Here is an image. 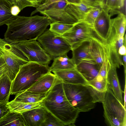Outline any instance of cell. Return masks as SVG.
<instances>
[{"mask_svg": "<svg viewBox=\"0 0 126 126\" xmlns=\"http://www.w3.org/2000/svg\"><path fill=\"white\" fill-rule=\"evenodd\" d=\"M74 25L59 22L51 23L49 25V29L51 31L61 35L70 29Z\"/></svg>", "mask_w": 126, "mask_h": 126, "instance_id": "obj_28", "label": "cell"}, {"mask_svg": "<svg viewBox=\"0 0 126 126\" xmlns=\"http://www.w3.org/2000/svg\"><path fill=\"white\" fill-rule=\"evenodd\" d=\"M63 0H64L67 2L66 0H44L42 3L36 8V9L31 13V16H32L35 14L47 8L55 2Z\"/></svg>", "mask_w": 126, "mask_h": 126, "instance_id": "obj_33", "label": "cell"}, {"mask_svg": "<svg viewBox=\"0 0 126 126\" xmlns=\"http://www.w3.org/2000/svg\"><path fill=\"white\" fill-rule=\"evenodd\" d=\"M65 96L71 104L80 112L93 109L96 102H100L102 93L91 85L63 83Z\"/></svg>", "mask_w": 126, "mask_h": 126, "instance_id": "obj_3", "label": "cell"}, {"mask_svg": "<svg viewBox=\"0 0 126 126\" xmlns=\"http://www.w3.org/2000/svg\"><path fill=\"white\" fill-rule=\"evenodd\" d=\"M90 41L89 55L100 69L107 52L106 42L97 36L92 34Z\"/></svg>", "mask_w": 126, "mask_h": 126, "instance_id": "obj_12", "label": "cell"}, {"mask_svg": "<svg viewBox=\"0 0 126 126\" xmlns=\"http://www.w3.org/2000/svg\"><path fill=\"white\" fill-rule=\"evenodd\" d=\"M95 8L80 2L68 4L66 7L67 11L74 17L78 22L83 21L87 13L92 9Z\"/></svg>", "mask_w": 126, "mask_h": 126, "instance_id": "obj_20", "label": "cell"}, {"mask_svg": "<svg viewBox=\"0 0 126 126\" xmlns=\"http://www.w3.org/2000/svg\"><path fill=\"white\" fill-rule=\"evenodd\" d=\"M52 72L63 83L81 85L88 84L87 81L76 68Z\"/></svg>", "mask_w": 126, "mask_h": 126, "instance_id": "obj_16", "label": "cell"}, {"mask_svg": "<svg viewBox=\"0 0 126 126\" xmlns=\"http://www.w3.org/2000/svg\"><path fill=\"white\" fill-rule=\"evenodd\" d=\"M67 2L68 3H76L81 2L80 0H66Z\"/></svg>", "mask_w": 126, "mask_h": 126, "instance_id": "obj_41", "label": "cell"}, {"mask_svg": "<svg viewBox=\"0 0 126 126\" xmlns=\"http://www.w3.org/2000/svg\"><path fill=\"white\" fill-rule=\"evenodd\" d=\"M37 3L39 6L44 2V0H32Z\"/></svg>", "mask_w": 126, "mask_h": 126, "instance_id": "obj_42", "label": "cell"}, {"mask_svg": "<svg viewBox=\"0 0 126 126\" xmlns=\"http://www.w3.org/2000/svg\"><path fill=\"white\" fill-rule=\"evenodd\" d=\"M46 110L41 107L32 109L21 114L27 126H42L46 117Z\"/></svg>", "mask_w": 126, "mask_h": 126, "instance_id": "obj_17", "label": "cell"}, {"mask_svg": "<svg viewBox=\"0 0 126 126\" xmlns=\"http://www.w3.org/2000/svg\"><path fill=\"white\" fill-rule=\"evenodd\" d=\"M12 0H0V26L10 23L17 17L11 13Z\"/></svg>", "mask_w": 126, "mask_h": 126, "instance_id": "obj_22", "label": "cell"}, {"mask_svg": "<svg viewBox=\"0 0 126 126\" xmlns=\"http://www.w3.org/2000/svg\"><path fill=\"white\" fill-rule=\"evenodd\" d=\"M116 68L110 65L107 75V85L115 96L124 105L122 90L118 78Z\"/></svg>", "mask_w": 126, "mask_h": 126, "instance_id": "obj_19", "label": "cell"}, {"mask_svg": "<svg viewBox=\"0 0 126 126\" xmlns=\"http://www.w3.org/2000/svg\"><path fill=\"white\" fill-rule=\"evenodd\" d=\"M49 72V67L31 62L22 65L12 82L11 94L26 90Z\"/></svg>", "mask_w": 126, "mask_h": 126, "instance_id": "obj_4", "label": "cell"}, {"mask_svg": "<svg viewBox=\"0 0 126 126\" xmlns=\"http://www.w3.org/2000/svg\"><path fill=\"white\" fill-rule=\"evenodd\" d=\"M53 60V63L49 67V70L51 72L76 68V65L73 60L72 58H69L67 54L56 57Z\"/></svg>", "mask_w": 126, "mask_h": 126, "instance_id": "obj_21", "label": "cell"}, {"mask_svg": "<svg viewBox=\"0 0 126 126\" xmlns=\"http://www.w3.org/2000/svg\"><path fill=\"white\" fill-rule=\"evenodd\" d=\"M123 61L124 68V72L125 75H126V55L123 56Z\"/></svg>", "mask_w": 126, "mask_h": 126, "instance_id": "obj_40", "label": "cell"}, {"mask_svg": "<svg viewBox=\"0 0 126 126\" xmlns=\"http://www.w3.org/2000/svg\"><path fill=\"white\" fill-rule=\"evenodd\" d=\"M126 0H105V7L108 9L119 10L125 7Z\"/></svg>", "mask_w": 126, "mask_h": 126, "instance_id": "obj_31", "label": "cell"}, {"mask_svg": "<svg viewBox=\"0 0 126 126\" xmlns=\"http://www.w3.org/2000/svg\"><path fill=\"white\" fill-rule=\"evenodd\" d=\"M105 0H80V2L95 8H102L105 6Z\"/></svg>", "mask_w": 126, "mask_h": 126, "instance_id": "obj_34", "label": "cell"}, {"mask_svg": "<svg viewBox=\"0 0 126 126\" xmlns=\"http://www.w3.org/2000/svg\"><path fill=\"white\" fill-rule=\"evenodd\" d=\"M47 94L35 93L26 90L16 94L14 100L16 101L26 103L42 102Z\"/></svg>", "mask_w": 126, "mask_h": 126, "instance_id": "obj_25", "label": "cell"}, {"mask_svg": "<svg viewBox=\"0 0 126 126\" xmlns=\"http://www.w3.org/2000/svg\"><path fill=\"white\" fill-rule=\"evenodd\" d=\"M105 121L111 126H126V110L107 85L101 102Z\"/></svg>", "mask_w": 126, "mask_h": 126, "instance_id": "obj_5", "label": "cell"}, {"mask_svg": "<svg viewBox=\"0 0 126 126\" xmlns=\"http://www.w3.org/2000/svg\"><path fill=\"white\" fill-rule=\"evenodd\" d=\"M10 111L22 113L34 109L43 107L42 101L33 103H26L13 100L7 103Z\"/></svg>", "mask_w": 126, "mask_h": 126, "instance_id": "obj_24", "label": "cell"}, {"mask_svg": "<svg viewBox=\"0 0 126 126\" xmlns=\"http://www.w3.org/2000/svg\"><path fill=\"white\" fill-rule=\"evenodd\" d=\"M119 54L121 56L126 55V46L124 45L121 46L118 50Z\"/></svg>", "mask_w": 126, "mask_h": 126, "instance_id": "obj_38", "label": "cell"}, {"mask_svg": "<svg viewBox=\"0 0 126 126\" xmlns=\"http://www.w3.org/2000/svg\"><path fill=\"white\" fill-rule=\"evenodd\" d=\"M126 77H125V85L124 91L123 92L124 93V107L126 108Z\"/></svg>", "mask_w": 126, "mask_h": 126, "instance_id": "obj_39", "label": "cell"}, {"mask_svg": "<svg viewBox=\"0 0 126 126\" xmlns=\"http://www.w3.org/2000/svg\"><path fill=\"white\" fill-rule=\"evenodd\" d=\"M37 40L52 59L67 54L72 49L70 45L63 38L49 29L46 30Z\"/></svg>", "mask_w": 126, "mask_h": 126, "instance_id": "obj_7", "label": "cell"}, {"mask_svg": "<svg viewBox=\"0 0 126 126\" xmlns=\"http://www.w3.org/2000/svg\"><path fill=\"white\" fill-rule=\"evenodd\" d=\"M42 126H64V125L46 110L45 118Z\"/></svg>", "mask_w": 126, "mask_h": 126, "instance_id": "obj_32", "label": "cell"}, {"mask_svg": "<svg viewBox=\"0 0 126 126\" xmlns=\"http://www.w3.org/2000/svg\"><path fill=\"white\" fill-rule=\"evenodd\" d=\"M89 85L101 92H104L106 89L107 82V79L98 75L93 79L88 82Z\"/></svg>", "mask_w": 126, "mask_h": 126, "instance_id": "obj_29", "label": "cell"}, {"mask_svg": "<svg viewBox=\"0 0 126 126\" xmlns=\"http://www.w3.org/2000/svg\"><path fill=\"white\" fill-rule=\"evenodd\" d=\"M13 44L23 52L27 58L29 62L48 65L52 59L37 40Z\"/></svg>", "mask_w": 126, "mask_h": 126, "instance_id": "obj_8", "label": "cell"}, {"mask_svg": "<svg viewBox=\"0 0 126 126\" xmlns=\"http://www.w3.org/2000/svg\"><path fill=\"white\" fill-rule=\"evenodd\" d=\"M90 41L84 42L72 50V59L76 65L79 63L82 59L89 55L91 47Z\"/></svg>", "mask_w": 126, "mask_h": 126, "instance_id": "obj_27", "label": "cell"}, {"mask_svg": "<svg viewBox=\"0 0 126 126\" xmlns=\"http://www.w3.org/2000/svg\"><path fill=\"white\" fill-rule=\"evenodd\" d=\"M12 81L7 73L0 78V102L7 103L9 101Z\"/></svg>", "mask_w": 126, "mask_h": 126, "instance_id": "obj_26", "label": "cell"}, {"mask_svg": "<svg viewBox=\"0 0 126 126\" xmlns=\"http://www.w3.org/2000/svg\"><path fill=\"white\" fill-rule=\"evenodd\" d=\"M110 18V26L105 40L107 45L124 37L126 29V16L123 13L119 11L115 17Z\"/></svg>", "mask_w": 126, "mask_h": 126, "instance_id": "obj_11", "label": "cell"}, {"mask_svg": "<svg viewBox=\"0 0 126 126\" xmlns=\"http://www.w3.org/2000/svg\"><path fill=\"white\" fill-rule=\"evenodd\" d=\"M110 22L108 10L105 6L101 9L92 28L96 34L105 41L109 30Z\"/></svg>", "mask_w": 126, "mask_h": 126, "instance_id": "obj_14", "label": "cell"}, {"mask_svg": "<svg viewBox=\"0 0 126 126\" xmlns=\"http://www.w3.org/2000/svg\"><path fill=\"white\" fill-rule=\"evenodd\" d=\"M7 104L0 102V119L10 110Z\"/></svg>", "mask_w": 126, "mask_h": 126, "instance_id": "obj_36", "label": "cell"}, {"mask_svg": "<svg viewBox=\"0 0 126 126\" xmlns=\"http://www.w3.org/2000/svg\"><path fill=\"white\" fill-rule=\"evenodd\" d=\"M101 9L95 8L90 11L85 16L83 21L93 27L94 22L100 13Z\"/></svg>", "mask_w": 126, "mask_h": 126, "instance_id": "obj_30", "label": "cell"}, {"mask_svg": "<svg viewBox=\"0 0 126 126\" xmlns=\"http://www.w3.org/2000/svg\"><path fill=\"white\" fill-rule=\"evenodd\" d=\"M0 126L27 125L21 113L10 110L0 119Z\"/></svg>", "mask_w": 126, "mask_h": 126, "instance_id": "obj_23", "label": "cell"}, {"mask_svg": "<svg viewBox=\"0 0 126 126\" xmlns=\"http://www.w3.org/2000/svg\"><path fill=\"white\" fill-rule=\"evenodd\" d=\"M76 69L87 81H90L98 75L100 68L89 55L76 65Z\"/></svg>", "mask_w": 126, "mask_h": 126, "instance_id": "obj_13", "label": "cell"}, {"mask_svg": "<svg viewBox=\"0 0 126 126\" xmlns=\"http://www.w3.org/2000/svg\"><path fill=\"white\" fill-rule=\"evenodd\" d=\"M92 27L83 21L78 22L69 30L61 35L69 44L72 50L83 42L90 41Z\"/></svg>", "mask_w": 126, "mask_h": 126, "instance_id": "obj_9", "label": "cell"}, {"mask_svg": "<svg viewBox=\"0 0 126 126\" xmlns=\"http://www.w3.org/2000/svg\"><path fill=\"white\" fill-rule=\"evenodd\" d=\"M0 56L6 64L8 75L12 81L20 67L29 62L24 54L16 45L0 38Z\"/></svg>", "mask_w": 126, "mask_h": 126, "instance_id": "obj_6", "label": "cell"}, {"mask_svg": "<svg viewBox=\"0 0 126 126\" xmlns=\"http://www.w3.org/2000/svg\"><path fill=\"white\" fill-rule=\"evenodd\" d=\"M124 36L117 40L107 45V55L108 60L110 65L116 68H119L120 66L123 65L121 56L119 53L120 47L124 45Z\"/></svg>", "mask_w": 126, "mask_h": 126, "instance_id": "obj_18", "label": "cell"}, {"mask_svg": "<svg viewBox=\"0 0 126 126\" xmlns=\"http://www.w3.org/2000/svg\"><path fill=\"white\" fill-rule=\"evenodd\" d=\"M51 23L49 19L45 16L18 15L6 25L7 28L4 39L11 44L37 40Z\"/></svg>", "mask_w": 126, "mask_h": 126, "instance_id": "obj_1", "label": "cell"}, {"mask_svg": "<svg viewBox=\"0 0 126 126\" xmlns=\"http://www.w3.org/2000/svg\"><path fill=\"white\" fill-rule=\"evenodd\" d=\"M20 11L19 8L17 6L13 4L11 9V12L12 15L14 16H17Z\"/></svg>", "mask_w": 126, "mask_h": 126, "instance_id": "obj_37", "label": "cell"}, {"mask_svg": "<svg viewBox=\"0 0 126 126\" xmlns=\"http://www.w3.org/2000/svg\"><path fill=\"white\" fill-rule=\"evenodd\" d=\"M8 69L6 63L0 56V78L5 74H8Z\"/></svg>", "mask_w": 126, "mask_h": 126, "instance_id": "obj_35", "label": "cell"}, {"mask_svg": "<svg viewBox=\"0 0 126 126\" xmlns=\"http://www.w3.org/2000/svg\"><path fill=\"white\" fill-rule=\"evenodd\" d=\"M43 107L64 126H74L79 112L67 99L63 83L57 79L42 101Z\"/></svg>", "mask_w": 126, "mask_h": 126, "instance_id": "obj_2", "label": "cell"}, {"mask_svg": "<svg viewBox=\"0 0 126 126\" xmlns=\"http://www.w3.org/2000/svg\"><path fill=\"white\" fill-rule=\"evenodd\" d=\"M68 4L64 0L55 2L39 13L48 17L51 23L74 24L79 22L67 11L66 8Z\"/></svg>", "mask_w": 126, "mask_h": 126, "instance_id": "obj_10", "label": "cell"}, {"mask_svg": "<svg viewBox=\"0 0 126 126\" xmlns=\"http://www.w3.org/2000/svg\"><path fill=\"white\" fill-rule=\"evenodd\" d=\"M57 78L49 72L41 77L27 90L38 94H47L56 82Z\"/></svg>", "mask_w": 126, "mask_h": 126, "instance_id": "obj_15", "label": "cell"}]
</instances>
